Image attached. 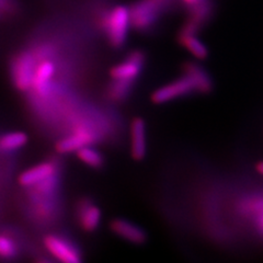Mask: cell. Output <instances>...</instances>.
<instances>
[{"mask_svg": "<svg viewBox=\"0 0 263 263\" xmlns=\"http://www.w3.org/2000/svg\"><path fill=\"white\" fill-rule=\"evenodd\" d=\"M99 26L105 33L111 47L122 48L126 43L132 27L130 11L124 5L115 6L99 18Z\"/></svg>", "mask_w": 263, "mask_h": 263, "instance_id": "obj_1", "label": "cell"}, {"mask_svg": "<svg viewBox=\"0 0 263 263\" xmlns=\"http://www.w3.org/2000/svg\"><path fill=\"white\" fill-rule=\"evenodd\" d=\"M174 0H138L130 7V23L138 32H148L157 26Z\"/></svg>", "mask_w": 263, "mask_h": 263, "instance_id": "obj_2", "label": "cell"}, {"mask_svg": "<svg viewBox=\"0 0 263 263\" xmlns=\"http://www.w3.org/2000/svg\"><path fill=\"white\" fill-rule=\"evenodd\" d=\"M98 139L97 132L85 123H77L73 126L71 133L62 137L56 143V152L62 155L76 153L80 148L93 145Z\"/></svg>", "mask_w": 263, "mask_h": 263, "instance_id": "obj_3", "label": "cell"}, {"mask_svg": "<svg viewBox=\"0 0 263 263\" xmlns=\"http://www.w3.org/2000/svg\"><path fill=\"white\" fill-rule=\"evenodd\" d=\"M196 92L192 80L184 73L179 78L172 80L168 84L157 88L151 95V101L154 104H163L178 99L184 98Z\"/></svg>", "mask_w": 263, "mask_h": 263, "instance_id": "obj_4", "label": "cell"}, {"mask_svg": "<svg viewBox=\"0 0 263 263\" xmlns=\"http://www.w3.org/2000/svg\"><path fill=\"white\" fill-rule=\"evenodd\" d=\"M147 56L143 49H133L121 63L110 69L111 79L135 82L145 67Z\"/></svg>", "mask_w": 263, "mask_h": 263, "instance_id": "obj_5", "label": "cell"}, {"mask_svg": "<svg viewBox=\"0 0 263 263\" xmlns=\"http://www.w3.org/2000/svg\"><path fill=\"white\" fill-rule=\"evenodd\" d=\"M44 246L49 254L64 263H79L82 253L69 238L63 235L51 234L44 238Z\"/></svg>", "mask_w": 263, "mask_h": 263, "instance_id": "obj_6", "label": "cell"}, {"mask_svg": "<svg viewBox=\"0 0 263 263\" xmlns=\"http://www.w3.org/2000/svg\"><path fill=\"white\" fill-rule=\"evenodd\" d=\"M36 65L35 56L31 53H21L15 57L11 66V77L16 89L20 91L31 89Z\"/></svg>", "mask_w": 263, "mask_h": 263, "instance_id": "obj_7", "label": "cell"}, {"mask_svg": "<svg viewBox=\"0 0 263 263\" xmlns=\"http://www.w3.org/2000/svg\"><path fill=\"white\" fill-rule=\"evenodd\" d=\"M75 216L79 227L86 233H93L100 226L102 213L92 199L84 196L77 202Z\"/></svg>", "mask_w": 263, "mask_h": 263, "instance_id": "obj_8", "label": "cell"}, {"mask_svg": "<svg viewBox=\"0 0 263 263\" xmlns=\"http://www.w3.org/2000/svg\"><path fill=\"white\" fill-rule=\"evenodd\" d=\"M56 73V65L53 61L43 60L36 65L31 89L41 99L51 98L54 91L53 79Z\"/></svg>", "mask_w": 263, "mask_h": 263, "instance_id": "obj_9", "label": "cell"}, {"mask_svg": "<svg viewBox=\"0 0 263 263\" xmlns=\"http://www.w3.org/2000/svg\"><path fill=\"white\" fill-rule=\"evenodd\" d=\"M110 230L123 240L137 246L144 245L148 239L147 233L141 226L124 218H113L110 221Z\"/></svg>", "mask_w": 263, "mask_h": 263, "instance_id": "obj_10", "label": "cell"}, {"mask_svg": "<svg viewBox=\"0 0 263 263\" xmlns=\"http://www.w3.org/2000/svg\"><path fill=\"white\" fill-rule=\"evenodd\" d=\"M130 156L135 161H142L147 155L146 122L136 117L130 122Z\"/></svg>", "mask_w": 263, "mask_h": 263, "instance_id": "obj_11", "label": "cell"}, {"mask_svg": "<svg viewBox=\"0 0 263 263\" xmlns=\"http://www.w3.org/2000/svg\"><path fill=\"white\" fill-rule=\"evenodd\" d=\"M189 12V19L199 29H202L205 23H208L214 11L212 0H180Z\"/></svg>", "mask_w": 263, "mask_h": 263, "instance_id": "obj_12", "label": "cell"}, {"mask_svg": "<svg viewBox=\"0 0 263 263\" xmlns=\"http://www.w3.org/2000/svg\"><path fill=\"white\" fill-rule=\"evenodd\" d=\"M56 174H59L57 164L54 161H44L23 171L19 177V183L24 187H32Z\"/></svg>", "mask_w": 263, "mask_h": 263, "instance_id": "obj_13", "label": "cell"}, {"mask_svg": "<svg viewBox=\"0 0 263 263\" xmlns=\"http://www.w3.org/2000/svg\"><path fill=\"white\" fill-rule=\"evenodd\" d=\"M182 73L186 75L193 82L196 93L209 95L214 88L210 73L199 63L185 62L182 65Z\"/></svg>", "mask_w": 263, "mask_h": 263, "instance_id": "obj_14", "label": "cell"}, {"mask_svg": "<svg viewBox=\"0 0 263 263\" xmlns=\"http://www.w3.org/2000/svg\"><path fill=\"white\" fill-rule=\"evenodd\" d=\"M134 88V82L111 79L105 88V98L112 103L121 104L130 97Z\"/></svg>", "mask_w": 263, "mask_h": 263, "instance_id": "obj_15", "label": "cell"}, {"mask_svg": "<svg viewBox=\"0 0 263 263\" xmlns=\"http://www.w3.org/2000/svg\"><path fill=\"white\" fill-rule=\"evenodd\" d=\"M178 42L197 60H205L209 57L206 45L196 36V34H180L179 33Z\"/></svg>", "mask_w": 263, "mask_h": 263, "instance_id": "obj_16", "label": "cell"}, {"mask_svg": "<svg viewBox=\"0 0 263 263\" xmlns=\"http://www.w3.org/2000/svg\"><path fill=\"white\" fill-rule=\"evenodd\" d=\"M76 155L82 163H85L86 166L90 168L99 170L104 167V156L101 152H99L95 147H92V145H88L80 148L79 151L76 152Z\"/></svg>", "mask_w": 263, "mask_h": 263, "instance_id": "obj_17", "label": "cell"}, {"mask_svg": "<svg viewBox=\"0 0 263 263\" xmlns=\"http://www.w3.org/2000/svg\"><path fill=\"white\" fill-rule=\"evenodd\" d=\"M28 135L23 132H12L0 137V151L12 152L20 149L28 143Z\"/></svg>", "mask_w": 263, "mask_h": 263, "instance_id": "obj_18", "label": "cell"}, {"mask_svg": "<svg viewBox=\"0 0 263 263\" xmlns=\"http://www.w3.org/2000/svg\"><path fill=\"white\" fill-rule=\"evenodd\" d=\"M18 248L10 237L0 235V258L12 259L16 256Z\"/></svg>", "mask_w": 263, "mask_h": 263, "instance_id": "obj_19", "label": "cell"}, {"mask_svg": "<svg viewBox=\"0 0 263 263\" xmlns=\"http://www.w3.org/2000/svg\"><path fill=\"white\" fill-rule=\"evenodd\" d=\"M258 225L260 229L263 232V211L259 213V219H258Z\"/></svg>", "mask_w": 263, "mask_h": 263, "instance_id": "obj_20", "label": "cell"}, {"mask_svg": "<svg viewBox=\"0 0 263 263\" xmlns=\"http://www.w3.org/2000/svg\"><path fill=\"white\" fill-rule=\"evenodd\" d=\"M256 169H257V171L259 172L261 176H263V161H260V162L257 163Z\"/></svg>", "mask_w": 263, "mask_h": 263, "instance_id": "obj_21", "label": "cell"}]
</instances>
